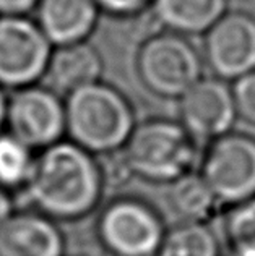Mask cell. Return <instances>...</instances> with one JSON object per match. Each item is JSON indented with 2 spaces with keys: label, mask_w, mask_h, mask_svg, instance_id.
<instances>
[{
  "label": "cell",
  "mask_w": 255,
  "mask_h": 256,
  "mask_svg": "<svg viewBox=\"0 0 255 256\" xmlns=\"http://www.w3.org/2000/svg\"><path fill=\"white\" fill-rule=\"evenodd\" d=\"M23 188L35 211L57 222H75L101 204L106 172L95 154L62 140L39 151Z\"/></svg>",
  "instance_id": "1"
},
{
  "label": "cell",
  "mask_w": 255,
  "mask_h": 256,
  "mask_svg": "<svg viewBox=\"0 0 255 256\" xmlns=\"http://www.w3.org/2000/svg\"><path fill=\"white\" fill-rule=\"evenodd\" d=\"M64 100L65 136L95 156L122 151L137 126L130 100L104 82L75 90Z\"/></svg>",
  "instance_id": "2"
},
{
  "label": "cell",
  "mask_w": 255,
  "mask_h": 256,
  "mask_svg": "<svg viewBox=\"0 0 255 256\" xmlns=\"http://www.w3.org/2000/svg\"><path fill=\"white\" fill-rule=\"evenodd\" d=\"M120 159L130 177L167 186L193 170L197 140L179 120L150 118L133 128Z\"/></svg>",
  "instance_id": "3"
},
{
  "label": "cell",
  "mask_w": 255,
  "mask_h": 256,
  "mask_svg": "<svg viewBox=\"0 0 255 256\" xmlns=\"http://www.w3.org/2000/svg\"><path fill=\"white\" fill-rule=\"evenodd\" d=\"M203 56L189 38L163 31L145 39L137 54V73L151 94L180 99L203 78Z\"/></svg>",
  "instance_id": "4"
},
{
  "label": "cell",
  "mask_w": 255,
  "mask_h": 256,
  "mask_svg": "<svg viewBox=\"0 0 255 256\" xmlns=\"http://www.w3.org/2000/svg\"><path fill=\"white\" fill-rule=\"evenodd\" d=\"M166 226L148 201L117 196L103 206L96 219V237L111 256H156Z\"/></svg>",
  "instance_id": "5"
},
{
  "label": "cell",
  "mask_w": 255,
  "mask_h": 256,
  "mask_svg": "<svg viewBox=\"0 0 255 256\" xmlns=\"http://www.w3.org/2000/svg\"><path fill=\"white\" fill-rule=\"evenodd\" d=\"M200 174L223 208L255 198V138L229 132L210 141Z\"/></svg>",
  "instance_id": "6"
},
{
  "label": "cell",
  "mask_w": 255,
  "mask_h": 256,
  "mask_svg": "<svg viewBox=\"0 0 255 256\" xmlns=\"http://www.w3.org/2000/svg\"><path fill=\"white\" fill-rule=\"evenodd\" d=\"M54 46L30 15H0V88L22 90L43 82Z\"/></svg>",
  "instance_id": "7"
},
{
  "label": "cell",
  "mask_w": 255,
  "mask_h": 256,
  "mask_svg": "<svg viewBox=\"0 0 255 256\" xmlns=\"http://www.w3.org/2000/svg\"><path fill=\"white\" fill-rule=\"evenodd\" d=\"M5 126L33 151H43L65 136V100L39 83L12 91Z\"/></svg>",
  "instance_id": "8"
},
{
  "label": "cell",
  "mask_w": 255,
  "mask_h": 256,
  "mask_svg": "<svg viewBox=\"0 0 255 256\" xmlns=\"http://www.w3.org/2000/svg\"><path fill=\"white\" fill-rule=\"evenodd\" d=\"M203 62L223 82L255 70V16L245 12H226L203 34Z\"/></svg>",
  "instance_id": "9"
},
{
  "label": "cell",
  "mask_w": 255,
  "mask_h": 256,
  "mask_svg": "<svg viewBox=\"0 0 255 256\" xmlns=\"http://www.w3.org/2000/svg\"><path fill=\"white\" fill-rule=\"evenodd\" d=\"M236 120L232 88L219 78H202L179 99V122L197 141L232 132Z\"/></svg>",
  "instance_id": "10"
},
{
  "label": "cell",
  "mask_w": 255,
  "mask_h": 256,
  "mask_svg": "<svg viewBox=\"0 0 255 256\" xmlns=\"http://www.w3.org/2000/svg\"><path fill=\"white\" fill-rule=\"evenodd\" d=\"M0 256H65L64 232L38 211H15L0 227Z\"/></svg>",
  "instance_id": "11"
},
{
  "label": "cell",
  "mask_w": 255,
  "mask_h": 256,
  "mask_svg": "<svg viewBox=\"0 0 255 256\" xmlns=\"http://www.w3.org/2000/svg\"><path fill=\"white\" fill-rule=\"evenodd\" d=\"M35 20L54 47L88 41L101 8L96 0H38Z\"/></svg>",
  "instance_id": "12"
},
{
  "label": "cell",
  "mask_w": 255,
  "mask_h": 256,
  "mask_svg": "<svg viewBox=\"0 0 255 256\" xmlns=\"http://www.w3.org/2000/svg\"><path fill=\"white\" fill-rule=\"evenodd\" d=\"M104 70L103 57L90 41L54 47L48 70L46 86L62 98L86 84L101 82Z\"/></svg>",
  "instance_id": "13"
},
{
  "label": "cell",
  "mask_w": 255,
  "mask_h": 256,
  "mask_svg": "<svg viewBox=\"0 0 255 256\" xmlns=\"http://www.w3.org/2000/svg\"><path fill=\"white\" fill-rule=\"evenodd\" d=\"M227 12V0H153L151 13L164 31L205 34Z\"/></svg>",
  "instance_id": "14"
},
{
  "label": "cell",
  "mask_w": 255,
  "mask_h": 256,
  "mask_svg": "<svg viewBox=\"0 0 255 256\" xmlns=\"http://www.w3.org/2000/svg\"><path fill=\"white\" fill-rule=\"evenodd\" d=\"M166 201L179 222H210L223 206L200 172H189L167 185Z\"/></svg>",
  "instance_id": "15"
},
{
  "label": "cell",
  "mask_w": 255,
  "mask_h": 256,
  "mask_svg": "<svg viewBox=\"0 0 255 256\" xmlns=\"http://www.w3.org/2000/svg\"><path fill=\"white\" fill-rule=\"evenodd\" d=\"M156 256H221V242L208 222H177L166 230Z\"/></svg>",
  "instance_id": "16"
},
{
  "label": "cell",
  "mask_w": 255,
  "mask_h": 256,
  "mask_svg": "<svg viewBox=\"0 0 255 256\" xmlns=\"http://www.w3.org/2000/svg\"><path fill=\"white\" fill-rule=\"evenodd\" d=\"M223 237L231 256H255V198L227 208Z\"/></svg>",
  "instance_id": "17"
},
{
  "label": "cell",
  "mask_w": 255,
  "mask_h": 256,
  "mask_svg": "<svg viewBox=\"0 0 255 256\" xmlns=\"http://www.w3.org/2000/svg\"><path fill=\"white\" fill-rule=\"evenodd\" d=\"M35 151L9 132L0 133V186H25L35 162Z\"/></svg>",
  "instance_id": "18"
},
{
  "label": "cell",
  "mask_w": 255,
  "mask_h": 256,
  "mask_svg": "<svg viewBox=\"0 0 255 256\" xmlns=\"http://www.w3.org/2000/svg\"><path fill=\"white\" fill-rule=\"evenodd\" d=\"M231 88L237 118L255 126V70L232 82Z\"/></svg>",
  "instance_id": "19"
},
{
  "label": "cell",
  "mask_w": 255,
  "mask_h": 256,
  "mask_svg": "<svg viewBox=\"0 0 255 256\" xmlns=\"http://www.w3.org/2000/svg\"><path fill=\"white\" fill-rule=\"evenodd\" d=\"M153 0H96L103 13L117 18H130L151 6Z\"/></svg>",
  "instance_id": "20"
},
{
  "label": "cell",
  "mask_w": 255,
  "mask_h": 256,
  "mask_svg": "<svg viewBox=\"0 0 255 256\" xmlns=\"http://www.w3.org/2000/svg\"><path fill=\"white\" fill-rule=\"evenodd\" d=\"M38 0H0V15H30Z\"/></svg>",
  "instance_id": "21"
},
{
  "label": "cell",
  "mask_w": 255,
  "mask_h": 256,
  "mask_svg": "<svg viewBox=\"0 0 255 256\" xmlns=\"http://www.w3.org/2000/svg\"><path fill=\"white\" fill-rule=\"evenodd\" d=\"M13 212H15V210H13V201L10 194L7 192V188L0 186V227L12 218Z\"/></svg>",
  "instance_id": "22"
},
{
  "label": "cell",
  "mask_w": 255,
  "mask_h": 256,
  "mask_svg": "<svg viewBox=\"0 0 255 256\" xmlns=\"http://www.w3.org/2000/svg\"><path fill=\"white\" fill-rule=\"evenodd\" d=\"M7 100H9V96H7L5 90L0 88V133L5 128V116H7Z\"/></svg>",
  "instance_id": "23"
}]
</instances>
